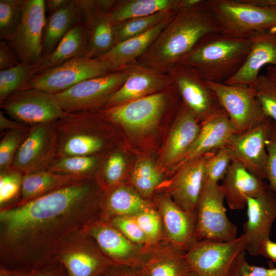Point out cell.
<instances>
[{"mask_svg":"<svg viewBox=\"0 0 276 276\" xmlns=\"http://www.w3.org/2000/svg\"><path fill=\"white\" fill-rule=\"evenodd\" d=\"M104 193L88 179L1 207L0 267L23 272L56 260L65 241L103 219Z\"/></svg>","mask_w":276,"mask_h":276,"instance_id":"1","label":"cell"},{"mask_svg":"<svg viewBox=\"0 0 276 276\" xmlns=\"http://www.w3.org/2000/svg\"><path fill=\"white\" fill-rule=\"evenodd\" d=\"M220 32L205 1L179 10L135 64L167 73L206 35Z\"/></svg>","mask_w":276,"mask_h":276,"instance_id":"2","label":"cell"},{"mask_svg":"<svg viewBox=\"0 0 276 276\" xmlns=\"http://www.w3.org/2000/svg\"><path fill=\"white\" fill-rule=\"evenodd\" d=\"M252 44L250 37L239 38L220 32L211 33L179 63L195 69L207 81L223 83L241 68Z\"/></svg>","mask_w":276,"mask_h":276,"instance_id":"3","label":"cell"},{"mask_svg":"<svg viewBox=\"0 0 276 276\" xmlns=\"http://www.w3.org/2000/svg\"><path fill=\"white\" fill-rule=\"evenodd\" d=\"M105 116L100 110L64 112L57 120V157L99 155L107 144L99 125Z\"/></svg>","mask_w":276,"mask_h":276,"instance_id":"4","label":"cell"},{"mask_svg":"<svg viewBox=\"0 0 276 276\" xmlns=\"http://www.w3.org/2000/svg\"><path fill=\"white\" fill-rule=\"evenodd\" d=\"M219 32L246 38L254 33L276 30V8L255 5L247 0H207Z\"/></svg>","mask_w":276,"mask_h":276,"instance_id":"5","label":"cell"},{"mask_svg":"<svg viewBox=\"0 0 276 276\" xmlns=\"http://www.w3.org/2000/svg\"><path fill=\"white\" fill-rule=\"evenodd\" d=\"M113 71L102 59L82 56L36 74L19 90L37 89L56 95L85 80Z\"/></svg>","mask_w":276,"mask_h":276,"instance_id":"6","label":"cell"},{"mask_svg":"<svg viewBox=\"0 0 276 276\" xmlns=\"http://www.w3.org/2000/svg\"><path fill=\"white\" fill-rule=\"evenodd\" d=\"M130 65L107 74L81 81L55 95L64 112L97 110L124 83Z\"/></svg>","mask_w":276,"mask_h":276,"instance_id":"7","label":"cell"},{"mask_svg":"<svg viewBox=\"0 0 276 276\" xmlns=\"http://www.w3.org/2000/svg\"><path fill=\"white\" fill-rule=\"evenodd\" d=\"M86 232L104 254L116 264L142 268L152 258L169 248V246H157L158 244L150 246L136 244L104 219L94 223Z\"/></svg>","mask_w":276,"mask_h":276,"instance_id":"8","label":"cell"},{"mask_svg":"<svg viewBox=\"0 0 276 276\" xmlns=\"http://www.w3.org/2000/svg\"><path fill=\"white\" fill-rule=\"evenodd\" d=\"M224 195L219 183L203 185L196 209L198 240L226 242L236 239L237 226L228 218Z\"/></svg>","mask_w":276,"mask_h":276,"instance_id":"9","label":"cell"},{"mask_svg":"<svg viewBox=\"0 0 276 276\" xmlns=\"http://www.w3.org/2000/svg\"><path fill=\"white\" fill-rule=\"evenodd\" d=\"M57 121L29 126L10 169L24 175L48 170L57 158Z\"/></svg>","mask_w":276,"mask_h":276,"instance_id":"10","label":"cell"},{"mask_svg":"<svg viewBox=\"0 0 276 276\" xmlns=\"http://www.w3.org/2000/svg\"><path fill=\"white\" fill-rule=\"evenodd\" d=\"M246 251V241L242 234L226 242L198 240L186 252L193 271L199 276H229L237 257Z\"/></svg>","mask_w":276,"mask_h":276,"instance_id":"11","label":"cell"},{"mask_svg":"<svg viewBox=\"0 0 276 276\" xmlns=\"http://www.w3.org/2000/svg\"><path fill=\"white\" fill-rule=\"evenodd\" d=\"M168 93L160 91L100 110L112 123L134 134L142 135L157 125L168 104Z\"/></svg>","mask_w":276,"mask_h":276,"instance_id":"12","label":"cell"},{"mask_svg":"<svg viewBox=\"0 0 276 276\" xmlns=\"http://www.w3.org/2000/svg\"><path fill=\"white\" fill-rule=\"evenodd\" d=\"M167 73L182 102L200 124L224 110L206 80L195 69L178 63Z\"/></svg>","mask_w":276,"mask_h":276,"instance_id":"13","label":"cell"},{"mask_svg":"<svg viewBox=\"0 0 276 276\" xmlns=\"http://www.w3.org/2000/svg\"><path fill=\"white\" fill-rule=\"evenodd\" d=\"M0 106L13 120L29 126L57 121L64 112L55 95L37 89L17 90Z\"/></svg>","mask_w":276,"mask_h":276,"instance_id":"14","label":"cell"},{"mask_svg":"<svg viewBox=\"0 0 276 276\" xmlns=\"http://www.w3.org/2000/svg\"><path fill=\"white\" fill-rule=\"evenodd\" d=\"M56 258L69 276H100L113 264L86 230L65 241L58 250Z\"/></svg>","mask_w":276,"mask_h":276,"instance_id":"15","label":"cell"},{"mask_svg":"<svg viewBox=\"0 0 276 276\" xmlns=\"http://www.w3.org/2000/svg\"><path fill=\"white\" fill-rule=\"evenodd\" d=\"M45 1L24 0L21 20L8 42L21 63L35 65L42 57Z\"/></svg>","mask_w":276,"mask_h":276,"instance_id":"16","label":"cell"},{"mask_svg":"<svg viewBox=\"0 0 276 276\" xmlns=\"http://www.w3.org/2000/svg\"><path fill=\"white\" fill-rule=\"evenodd\" d=\"M206 82L227 113L237 133L248 130L266 116L256 99L253 85Z\"/></svg>","mask_w":276,"mask_h":276,"instance_id":"17","label":"cell"},{"mask_svg":"<svg viewBox=\"0 0 276 276\" xmlns=\"http://www.w3.org/2000/svg\"><path fill=\"white\" fill-rule=\"evenodd\" d=\"M272 120L265 116L248 130L236 133L226 145L233 159L240 162L249 172L266 179L267 154L265 143Z\"/></svg>","mask_w":276,"mask_h":276,"instance_id":"18","label":"cell"},{"mask_svg":"<svg viewBox=\"0 0 276 276\" xmlns=\"http://www.w3.org/2000/svg\"><path fill=\"white\" fill-rule=\"evenodd\" d=\"M247 220L243 224L246 251L260 255L263 244L270 239L271 227L276 219V194L270 188L258 196L247 198Z\"/></svg>","mask_w":276,"mask_h":276,"instance_id":"19","label":"cell"},{"mask_svg":"<svg viewBox=\"0 0 276 276\" xmlns=\"http://www.w3.org/2000/svg\"><path fill=\"white\" fill-rule=\"evenodd\" d=\"M209 153L181 164L169 187L170 196L182 209L196 215V209L204 182Z\"/></svg>","mask_w":276,"mask_h":276,"instance_id":"20","label":"cell"},{"mask_svg":"<svg viewBox=\"0 0 276 276\" xmlns=\"http://www.w3.org/2000/svg\"><path fill=\"white\" fill-rule=\"evenodd\" d=\"M173 82L165 72L133 64L123 85L108 100L103 108L122 105L168 88Z\"/></svg>","mask_w":276,"mask_h":276,"instance_id":"21","label":"cell"},{"mask_svg":"<svg viewBox=\"0 0 276 276\" xmlns=\"http://www.w3.org/2000/svg\"><path fill=\"white\" fill-rule=\"evenodd\" d=\"M87 34L85 56L99 58L115 45L114 25L96 1L79 0Z\"/></svg>","mask_w":276,"mask_h":276,"instance_id":"22","label":"cell"},{"mask_svg":"<svg viewBox=\"0 0 276 276\" xmlns=\"http://www.w3.org/2000/svg\"><path fill=\"white\" fill-rule=\"evenodd\" d=\"M156 203L167 242L187 251L198 241L196 215L184 211L170 195L159 197Z\"/></svg>","mask_w":276,"mask_h":276,"instance_id":"23","label":"cell"},{"mask_svg":"<svg viewBox=\"0 0 276 276\" xmlns=\"http://www.w3.org/2000/svg\"><path fill=\"white\" fill-rule=\"evenodd\" d=\"M220 186L225 200L233 210L246 208L248 198L258 196L269 189L264 179L251 173L236 159L232 160Z\"/></svg>","mask_w":276,"mask_h":276,"instance_id":"24","label":"cell"},{"mask_svg":"<svg viewBox=\"0 0 276 276\" xmlns=\"http://www.w3.org/2000/svg\"><path fill=\"white\" fill-rule=\"evenodd\" d=\"M250 37L252 46L243 64L223 83L253 85L262 67L265 65H276V30L257 32Z\"/></svg>","mask_w":276,"mask_h":276,"instance_id":"25","label":"cell"},{"mask_svg":"<svg viewBox=\"0 0 276 276\" xmlns=\"http://www.w3.org/2000/svg\"><path fill=\"white\" fill-rule=\"evenodd\" d=\"M200 125L199 132L182 164L205 154L216 152L226 146L237 133L224 109Z\"/></svg>","mask_w":276,"mask_h":276,"instance_id":"26","label":"cell"},{"mask_svg":"<svg viewBox=\"0 0 276 276\" xmlns=\"http://www.w3.org/2000/svg\"><path fill=\"white\" fill-rule=\"evenodd\" d=\"M200 126L195 115L182 102L163 152L165 164L170 166L182 164L199 132Z\"/></svg>","mask_w":276,"mask_h":276,"instance_id":"27","label":"cell"},{"mask_svg":"<svg viewBox=\"0 0 276 276\" xmlns=\"http://www.w3.org/2000/svg\"><path fill=\"white\" fill-rule=\"evenodd\" d=\"M173 17L160 22L142 34L116 44L99 58L108 62L116 71L133 64L149 48Z\"/></svg>","mask_w":276,"mask_h":276,"instance_id":"28","label":"cell"},{"mask_svg":"<svg viewBox=\"0 0 276 276\" xmlns=\"http://www.w3.org/2000/svg\"><path fill=\"white\" fill-rule=\"evenodd\" d=\"M87 34L82 21L74 26L53 51L33 67L34 75L72 59L85 56Z\"/></svg>","mask_w":276,"mask_h":276,"instance_id":"29","label":"cell"},{"mask_svg":"<svg viewBox=\"0 0 276 276\" xmlns=\"http://www.w3.org/2000/svg\"><path fill=\"white\" fill-rule=\"evenodd\" d=\"M152 206L133 187L119 183L105 192L102 202L103 219L133 216Z\"/></svg>","mask_w":276,"mask_h":276,"instance_id":"30","label":"cell"},{"mask_svg":"<svg viewBox=\"0 0 276 276\" xmlns=\"http://www.w3.org/2000/svg\"><path fill=\"white\" fill-rule=\"evenodd\" d=\"M81 20L79 0H70L64 7L50 14L43 30L42 58L51 53L68 31Z\"/></svg>","mask_w":276,"mask_h":276,"instance_id":"31","label":"cell"},{"mask_svg":"<svg viewBox=\"0 0 276 276\" xmlns=\"http://www.w3.org/2000/svg\"><path fill=\"white\" fill-rule=\"evenodd\" d=\"M183 0L115 1L108 12L115 25L136 18L147 16L168 10L179 11Z\"/></svg>","mask_w":276,"mask_h":276,"instance_id":"32","label":"cell"},{"mask_svg":"<svg viewBox=\"0 0 276 276\" xmlns=\"http://www.w3.org/2000/svg\"><path fill=\"white\" fill-rule=\"evenodd\" d=\"M85 179H88L48 170L26 174L23 176L20 196L17 200L12 203L25 202L62 187Z\"/></svg>","mask_w":276,"mask_h":276,"instance_id":"33","label":"cell"},{"mask_svg":"<svg viewBox=\"0 0 276 276\" xmlns=\"http://www.w3.org/2000/svg\"><path fill=\"white\" fill-rule=\"evenodd\" d=\"M186 252L174 246L156 256L142 268L144 276H184L192 270Z\"/></svg>","mask_w":276,"mask_h":276,"instance_id":"34","label":"cell"},{"mask_svg":"<svg viewBox=\"0 0 276 276\" xmlns=\"http://www.w3.org/2000/svg\"><path fill=\"white\" fill-rule=\"evenodd\" d=\"M102 162L99 155H75L56 158L48 170L83 179H94Z\"/></svg>","mask_w":276,"mask_h":276,"instance_id":"35","label":"cell"},{"mask_svg":"<svg viewBox=\"0 0 276 276\" xmlns=\"http://www.w3.org/2000/svg\"><path fill=\"white\" fill-rule=\"evenodd\" d=\"M179 11L168 10L130 19L114 26L115 45L142 34L160 22L173 17Z\"/></svg>","mask_w":276,"mask_h":276,"instance_id":"36","label":"cell"},{"mask_svg":"<svg viewBox=\"0 0 276 276\" xmlns=\"http://www.w3.org/2000/svg\"><path fill=\"white\" fill-rule=\"evenodd\" d=\"M163 179L160 172L149 159H142L135 165L131 176L133 188L144 198L150 197Z\"/></svg>","mask_w":276,"mask_h":276,"instance_id":"37","label":"cell"},{"mask_svg":"<svg viewBox=\"0 0 276 276\" xmlns=\"http://www.w3.org/2000/svg\"><path fill=\"white\" fill-rule=\"evenodd\" d=\"M33 67L20 63L14 67L0 70V103L19 90L34 76Z\"/></svg>","mask_w":276,"mask_h":276,"instance_id":"38","label":"cell"},{"mask_svg":"<svg viewBox=\"0 0 276 276\" xmlns=\"http://www.w3.org/2000/svg\"><path fill=\"white\" fill-rule=\"evenodd\" d=\"M24 0H0V38L9 42L21 20Z\"/></svg>","mask_w":276,"mask_h":276,"instance_id":"39","label":"cell"},{"mask_svg":"<svg viewBox=\"0 0 276 276\" xmlns=\"http://www.w3.org/2000/svg\"><path fill=\"white\" fill-rule=\"evenodd\" d=\"M126 162L119 152L111 153L104 160L101 173L95 179L99 187L106 192L119 184L125 170Z\"/></svg>","mask_w":276,"mask_h":276,"instance_id":"40","label":"cell"},{"mask_svg":"<svg viewBox=\"0 0 276 276\" xmlns=\"http://www.w3.org/2000/svg\"><path fill=\"white\" fill-rule=\"evenodd\" d=\"M253 86L263 113L276 123V82L266 74H260Z\"/></svg>","mask_w":276,"mask_h":276,"instance_id":"41","label":"cell"},{"mask_svg":"<svg viewBox=\"0 0 276 276\" xmlns=\"http://www.w3.org/2000/svg\"><path fill=\"white\" fill-rule=\"evenodd\" d=\"M29 126L8 130L0 141V171L11 168L18 148L28 134Z\"/></svg>","mask_w":276,"mask_h":276,"instance_id":"42","label":"cell"},{"mask_svg":"<svg viewBox=\"0 0 276 276\" xmlns=\"http://www.w3.org/2000/svg\"><path fill=\"white\" fill-rule=\"evenodd\" d=\"M233 160L229 149L224 146L211 154L206 160L203 185L219 183L224 177Z\"/></svg>","mask_w":276,"mask_h":276,"instance_id":"43","label":"cell"},{"mask_svg":"<svg viewBox=\"0 0 276 276\" xmlns=\"http://www.w3.org/2000/svg\"><path fill=\"white\" fill-rule=\"evenodd\" d=\"M152 245H157L164 232L162 222L157 210L153 206L132 216Z\"/></svg>","mask_w":276,"mask_h":276,"instance_id":"44","label":"cell"},{"mask_svg":"<svg viewBox=\"0 0 276 276\" xmlns=\"http://www.w3.org/2000/svg\"><path fill=\"white\" fill-rule=\"evenodd\" d=\"M23 176L21 173L12 169L0 171V208L18 200Z\"/></svg>","mask_w":276,"mask_h":276,"instance_id":"45","label":"cell"},{"mask_svg":"<svg viewBox=\"0 0 276 276\" xmlns=\"http://www.w3.org/2000/svg\"><path fill=\"white\" fill-rule=\"evenodd\" d=\"M105 220L131 242L141 246H154L150 244L132 216H116Z\"/></svg>","mask_w":276,"mask_h":276,"instance_id":"46","label":"cell"},{"mask_svg":"<svg viewBox=\"0 0 276 276\" xmlns=\"http://www.w3.org/2000/svg\"><path fill=\"white\" fill-rule=\"evenodd\" d=\"M229 276H276V268L251 265L246 259L245 251H243L235 260Z\"/></svg>","mask_w":276,"mask_h":276,"instance_id":"47","label":"cell"},{"mask_svg":"<svg viewBox=\"0 0 276 276\" xmlns=\"http://www.w3.org/2000/svg\"><path fill=\"white\" fill-rule=\"evenodd\" d=\"M265 145L267 154L266 179L270 189L276 194V123L274 121Z\"/></svg>","mask_w":276,"mask_h":276,"instance_id":"48","label":"cell"},{"mask_svg":"<svg viewBox=\"0 0 276 276\" xmlns=\"http://www.w3.org/2000/svg\"><path fill=\"white\" fill-rule=\"evenodd\" d=\"M13 276H69L64 266L58 259L39 268L23 272H14Z\"/></svg>","mask_w":276,"mask_h":276,"instance_id":"49","label":"cell"},{"mask_svg":"<svg viewBox=\"0 0 276 276\" xmlns=\"http://www.w3.org/2000/svg\"><path fill=\"white\" fill-rule=\"evenodd\" d=\"M21 63L18 57L9 43L0 41V69L4 70L14 67Z\"/></svg>","mask_w":276,"mask_h":276,"instance_id":"50","label":"cell"},{"mask_svg":"<svg viewBox=\"0 0 276 276\" xmlns=\"http://www.w3.org/2000/svg\"><path fill=\"white\" fill-rule=\"evenodd\" d=\"M100 276H144L142 268L112 264Z\"/></svg>","mask_w":276,"mask_h":276,"instance_id":"51","label":"cell"},{"mask_svg":"<svg viewBox=\"0 0 276 276\" xmlns=\"http://www.w3.org/2000/svg\"><path fill=\"white\" fill-rule=\"evenodd\" d=\"M260 255L276 262V242L270 239L266 241L262 246Z\"/></svg>","mask_w":276,"mask_h":276,"instance_id":"52","label":"cell"},{"mask_svg":"<svg viewBox=\"0 0 276 276\" xmlns=\"http://www.w3.org/2000/svg\"><path fill=\"white\" fill-rule=\"evenodd\" d=\"M26 126L14 120H11L7 118L4 113L0 111V130L3 132L5 131L21 128Z\"/></svg>","mask_w":276,"mask_h":276,"instance_id":"53","label":"cell"},{"mask_svg":"<svg viewBox=\"0 0 276 276\" xmlns=\"http://www.w3.org/2000/svg\"><path fill=\"white\" fill-rule=\"evenodd\" d=\"M70 0L45 1V11L52 14L64 7Z\"/></svg>","mask_w":276,"mask_h":276,"instance_id":"54","label":"cell"},{"mask_svg":"<svg viewBox=\"0 0 276 276\" xmlns=\"http://www.w3.org/2000/svg\"><path fill=\"white\" fill-rule=\"evenodd\" d=\"M248 2L260 6L276 8V0H247Z\"/></svg>","mask_w":276,"mask_h":276,"instance_id":"55","label":"cell"},{"mask_svg":"<svg viewBox=\"0 0 276 276\" xmlns=\"http://www.w3.org/2000/svg\"><path fill=\"white\" fill-rule=\"evenodd\" d=\"M271 79L276 82V65H269L266 68V74Z\"/></svg>","mask_w":276,"mask_h":276,"instance_id":"56","label":"cell"},{"mask_svg":"<svg viewBox=\"0 0 276 276\" xmlns=\"http://www.w3.org/2000/svg\"><path fill=\"white\" fill-rule=\"evenodd\" d=\"M0 276H13V272L0 267Z\"/></svg>","mask_w":276,"mask_h":276,"instance_id":"57","label":"cell"},{"mask_svg":"<svg viewBox=\"0 0 276 276\" xmlns=\"http://www.w3.org/2000/svg\"><path fill=\"white\" fill-rule=\"evenodd\" d=\"M184 276H199L196 272L193 270H191Z\"/></svg>","mask_w":276,"mask_h":276,"instance_id":"58","label":"cell"}]
</instances>
